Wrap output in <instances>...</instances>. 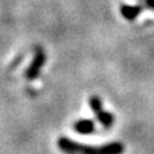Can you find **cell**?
Returning a JSON list of instances; mask_svg holds the SVG:
<instances>
[{
    "label": "cell",
    "instance_id": "cell-1",
    "mask_svg": "<svg viewBox=\"0 0 154 154\" xmlns=\"http://www.w3.org/2000/svg\"><path fill=\"white\" fill-rule=\"evenodd\" d=\"M58 147L65 154H123L125 150L123 145L119 142L103 145V146H88V145L73 142L64 137L58 139Z\"/></svg>",
    "mask_w": 154,
    "mask_h": 154
},
{
    "label": "cell",
    "instance_id": "cell-2",
    "mask_svg": "<svg viewBox=\"0 0 154 154\" xmlns=\"http://www.w3.org/2000/svg\"><path fill=\"white\" fill-rule=\"evenodd\" d=\"M89 104H91L92 111L95 112V115H96V119L101 123L103 127L109 128L112 125H114V115L107 112V111H104L101 100L97 97V96H92V97L89 99Z\"/></svg>",
    "mask_w": 154,
    "mask_h": 154
},
{
    "label": "cell",
    "instance_id": "cell-3",
    "mask_svg": "<svg viewBox=\"0 0 154 154\" xmlns=\"http://www.w3.org/2000/svg\"><path fill=\"white\" fill-rule=\"evenodd\" d=\"M143 11V5L138 4V5H128V4H123L120 7V12L125 16L127 20H134L139 14Z\"/></svg>",
    "mask_w": 154,
    "mask_h": 154
},
{
    "label": "cell",
    "instance_id": "cell-4",
    "mask_svg": "<svg viewBox=\"0 0 154 154\" xmlns=\"http://www.w3.org/2000/svg\"><path fill=\"white\" fill-rule=\"evenodd\" d=\"M73 127L80 134H92L95 131V123L89 119H81V120H77L73 125Z\"/></svg>",
    "mask_w": 154,
    "mask_h": 154
},
{
    "label": "cell",
    "instance_id": "cell-5",
    "mask_svg": "<svg viewBox=\"0 0 154 154\" xmlns=\"http://www.w3.org/2000/svg\"><path fill=\"white\" fill-rule=\"evenodd\" d=\"M43 62H45V54L42 53H38L37 54V58H35L34 64L31 65V68L29 69V72H27V77L29 79H35L38 75V72H39L41 66L43 65Z\"/></svg>",
    "mask_w": 154,
    "mask_h": 154
},
{
    "label": "cell",
    "instance_id": "cell-6",
    "mask_svg": "<svg viewBox=\"0 0 154 154\" xmlns=\"http://www.w3.org/2000/svg\"><path fill=\"white\" fill-rule=\"evenodd\" d=\"M143 2H145V5H146V7L153 8L154 10V0H143Z\"/></svg>",
    "mask_w": 154,
    "mask_h": 154
}]
</instances>
